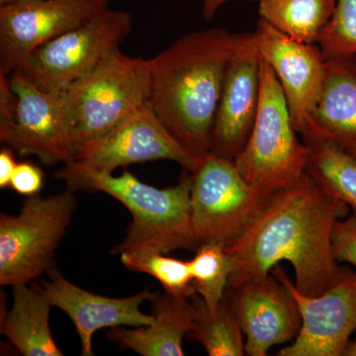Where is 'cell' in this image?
Returning a JSON list of instances; mask_svg holds the SVG:
<instances>
[{
  "label": "cell",
  "mask_w": 356,
  "mask_h": 356,
  "mask_svg": "<svg viewBox=\"0 0 356 356\" xmlns=\"http://www.w3.org/2000/svg\"><path fill=\"white\" fill-rule=\"evenodd\" d=\"M228 1L229 0H203L202 13L204 19L209 22L216 15L220 7ZM259 1H261V0H259Z\"/></svg>",
  "instance_id": "29"
},
{
  "label": "cell",
  "mask_w": 356,
  "mask_h": 356,
  "mask_svg": "<svg viewBox=\"0 0 356 356\" xmlns=\"http://www.w3.org/2000/svg\"><path fill=\"white\" fill-rule=\"evenodd\" d=\"M351 154H353V156H356V149H353V152H351Z\"/></svg>",
  "instance_id": "32"
},
{
  "label": "cell",
  "mask_w": 356,
  "mask_h": 356,
  "mask_svg": "<svg viewBox=\"0 0 356 356\" xmlns=\"http://www.w3.org/2000/svg\"><path fill=\"white\" fill-rule=\"evenodd\" d=\"M189 264L196 293L209 310H216L228 289L232 273L231 259L225 245H201Z\"/></svg>",
  "instance_id": "24"
},
{
  "label": "cell",
  "mask_w": 356,
  "mask_h": 356,
  "mask_svg": "<svg viewBox=\"0 0 356 356\" xmlns=\"http://www.w3.org/2000/svg\"><path fill=\"white\" fill-rule=\"evenodd\" d=\"M350 206L323 191L305 172L278 192L245 232L226 245L232 264L229 286L268 275L280 261L292 264L295 287L320 296L343 267L334 259L332 234Z\"/></svg>",
  "instance_id": "1"
},
{
  "label": "cell",
  "mask_w": 356,
  "mask_h": 356,
  "mask_svg": "<svg viewBox=\"0 0 356 356\" xmlns=\"http://www.w3.org/2000/svg\"><path fill=\"white\" fill-rule=\"evenodd\" d=\"M336 6L337 0H261L259 14L290 38L318 44Z\"/></svg>",
  "instance_id": "22"
},
{
  "label": "cell",
  "mask_w": 356,
  "mask_h": 356,
  "mask_svg": "<svg viewBox=\"0 0 356 356\" xmlns=\"http://www.w3.org/2000/svg\"><path fill=\"white\" fill-rule=\"evenodd\" d=\"M343 356H356V341L350 343L343 351Z\"/></svg>",
  "instance_id": "30"
},
{
  "label": "cell",
  "mask_w": 356,
  "mask_h": 356,
  "mask_svg": "<svg viewBox=\"0 0 356 356\" xmlns=\"http://www.w3.org/2000/svg\"><path fill=\"white\" fill-rule=\"evenodd\" d=\"M8 77L16 107L10 120L0 123V142L21 156H37L46 165L70 163L74 146L64 92L42 90L19 72Z\"/></svg>",
  "instance_id": "9"
},
{
  "label": "cell",
  "mask_w": 356,
  "mask_h": 356,
  "mask_svg": "<svg viewBox=\"0 0 356 356\" xmlns=\"http://www.w3.org/2000/svg\"><path fill=\"white\" fill-rule=\"evenodd\" d=\"M153 322L128 329L111 327L108 337L123 350H131L142 356L184 355L182 341L192 331L194 304L192 297L165 292L154 297Z\"/></svg>",
  "instance_id": "17"
},
{
  "label": "cell",
  "mask_w": 356,
  "mask_h": 356,
  "mask_svg": "<svg viewBox=\"0 0 356 356\" xmlns=\"http://www.w3.org/2000/svg\"><path fill=\"white\" fill-rule=\"evenodd\" d=\"M236 33H189L151 58L149 104L170 135L199 161L212 154L213 134Z\"/></svg>",
  "instance_id": "2"
},
{
  "label": "cell",
  "mask_w": 356,
  "mask_h": 356,
  "mask_svg": "<svg viewBox=\"0 0 356 356\" xmlns=\"http://www.w3.org/2000/svg\"><path fill=\"white\" fill-rule=\"evenodd\" d=\"M310 149L306 173L318 187L356 211V156L317 134H302Z\"/></svg>",
  "instance_id": "20"
},
{
  "label": "cell",
  "mask_w": 356,
  "mask_h": 356,
  "mask_svg": "<svg viewBox=\"0 0 356 356\" xmlns=\"http://www.w3.org/2000/svg\"><path fill=\"white\" fill-rule=\"evenodd\" d=\"M120 261L129 270L151 275L165 292L191 298L197 294L189 261L166 257L165 252L149 248L122 252Z\"/></svg>",
  "instance_id": "23"
},
{
  "label": "cell",
  "mask_w": 356,
  "mask_h": 356,
  "mask_svg": "<svg viewBox=\"0 0 356 356\" xmlns=\"http://www.w3.org/2000/svg\"><path fill=\"white\" fill-rule=\"evenodd\" d=\"M356 149V56L327 60L322 93L303 132Z\"/></svg>",
  "instance_id": "18"
},
{
  "label": "cell",
  "mask_w": 356,
  "mask_h": 356,
  "mask_svg": "<svg viewBox=\"0 0 356 356\" xmlns=\"http://www.w3.org/2000/svg\"><path fill=\"white\" fill-rule=\"evenodd\" d=\"M72 191L103 192L123 204L132 216L123 242L112 254L149 248L161 252L199 248L191 220V173L186 172L179 184L156 188L144 184L129 172L115 177L67 163L56 175Z\"/></svg>",
  "instance_id": "3"
},
{
  "label": "cell",
  "mask_w": 356,
  "mask_h": 356,
  "mask_svg": "<svg viewBox=\"0 0 356 356\" xmlns=\"http://www.w3.org/2000/svg\"><path fill=\"white\" fill-rule=\"evenodd\" d=\"M18 163L14 159V151L10 147H2L0 151V188L10 187L11 179Z\"/></svg>",
  "instance_id": "28"
},
{
  "label": "cell",
  "mask_w": 356,
  "mask_h": 356,
  "mask_svg": "<svg viewBox=\"0 0 356 356\" xmlns=\"http://www.w3.org/2000/svg\"><path fill=\"white\" fill-rule=\"evenodd\" d=\"M261 83L254 129L234 163L248 184L277 194L305 175L310 149L297 137L277 76L262 58Z\"/></svg>",
  "instance_id": "5"
},
{
  "label": "cell",
  "mask_w": 356,
  "mask_h": 356,
  "mask_svg": "<svg viewBox=\"0 0 356 356\" xmlns=\"http://www.w3.org/2000/svg\"><path fill=\"white\" fill-rule=\"evenodd\" d=\"M74 191L26 199L17 215L0 216V284H29L55 266L56 250L76 213Z\"/></svg>",
  "instance_id": "6"
},
{
  "label": "cell",
  "mask_w": 356,
  "mask_h": 356,
  "mask_svg": "<svg viewBox=\"0 0 356 356\" xmlns=\"http://www.w3.org/2000/svg\"><path fill=\"white\" fill-rule=\"evenodd\" d=\"M110 0H20L0 6V74L9 76L51 40L88 22Z\"/></svg>",
  "instance_id": "11"
},
{
  "label": "cell",
  "mask_w": 356,
  "mask_h": 356,
  "mask_svg": "<svg viewBox=\"0 0 356 356\" xmlns=\"http://www.w3.org/2000/svg\"><path fill=\"white\" fill-rule=\"evenodd\" d=\"M159 159L175 161L191 173L203 161L170 135L147 103L102 137L79 147L69 163L90 172L113 173L119 168Z\"/></svg>",
  "instance_id": "10"
},
{
  "label": "cell",
  "mask_w": 356,
  "mask_h": 356,
  "mask_svg": "<svg viewBox=\"0 0 356 356\" xmlns=\"http://www.w3.org/2000/svg\"><path fill=\"white\" fill-rule=\"evenodd\" d=\"M273 270L291 293L302 318L298 336L278 355L343 356L356 331V273L343 267L329 289L310 297L296 289L282 267Z\"/></svg>",
  "instance_id": "12"
},
{
  "label": "cell",
  "mask_w": 356,
  "mask_h": 356,
  "mask_svg": "<svg viewBox=\"0 0 356 356\" xmlns=\"http://www.w3.org/2000/svg\"><path fill=\"white\" fill-rule=\"evenodd\" d=\"M132 28L130 13L108 7L88 22L42 44L15 72L42 90L64 92L119 48Z\"/></svg>",
  "instance_id": "8"
},
{
  "label": "cell",
  "mask_w": 356,
  "mask_h": 356,
  "mask_svg": "<svg viewBox=\"0 0 356 356\" xmlns=\"http://www.w3.org/2000/svg\"><path fill=\"white\" fill-rule=\"evenodd\" d=\"M39 286L51 305L65 312L76 327L81 339V355L92 356V339L104 327H137L151 324L153 315L140 311L145 302H152L158 293L149 288L125 298H111L86 291L65 280L56 268Z\"/></svg>",
  "instance_id": "16"
},
{
  "label": "cell",
  "mask_w": 356,
  "mask_h": 356,
  "mask_svg": "<svg viewBox=\"0 0 356 356\" xmlns=\"http://www.w3.org/2000/svg\"><path fill=\"white\" fill-rule=\"evenodd\" d=\"M44 172L38 165L23 161L18 163L15 172L11 179L10 188L20 195L31 196L38 195L44 185Z\"/></svg>",
  "instance_id": "27"
},
{
  "label": "cell",
  "mask_w": 356,
  "mask_h": 356,
  "mask_svg": "<svg viewBox=\"0 0 356 356\" xmlns=\"http://www.w3.org/2000/svg\"><path fill=\"white\" fill-rule=\"evenodd\" d=\"M318 44L327 60L356 56V0H337Z\"/></svg>",
  "instance_id": "25"
},
{
  "label": "cell",
  "mask_w": 356,
  "mask_h": 356,
  "mask_svg": "<svg viewBox=\"0 0 356 356\" xmlns=\"http://www.w3.org/2000/svg\"><path fill=\"white\" fill-rule=\"evenodd\" d=\"M245 339V355L266 356L274 346L294 341L301 330L298 305L274 274L227 289Z\"/></svg>",
  "instance_id": "15"
},
{
  "label": "cell",
  "mask_w": 356,
  "mask_h": 356,
  "mask_svg": "<svg viewBox=\"0 0 356 356\" xmlns=\"http://www.w3.org/2000/svg\"><path fill=\"white\" fill-rule=\"evenodd\" d=\"M194 324L189 337L197 341L210 356L245 355V339L228 293L216 310L211 311L198 294L192 297Z\"/></svg>",
  "instance_id": "21"
},
{
  "label": "cell",
  "mask_w": 356,
  "mask_h": 356,
  "mask_svg": "<svg viewBox=\"0 0 356 356\" xmlns=\"http://www.w3.org/2000/svg\"><path fill=\"white\" fill-rule=\"evenodd\" d=\"M20 1V0H0V6L3 4L13 3V2Z\"/></svg>",
  "instance_id": "31"
},
{
  "label": "cell",
  "mask_w": 356,
  "mask_h": 356,
  "mask_svg": "<svg viewBox=\"0 0 356 356\" xmlns=\"http://www.w3.org/2000/svg\"><path fill=\"white\" fill-rule=\"evenodd\" d=\"M51 307L36 285L13 287V308L2 318L1 334L22 355H64L51 334Z\"/></svg>",
  "instance_id": "19"
},
{
  "label": "cell",
  "mask_w": 356,
  "mask_h": 356,
  "mask_svg": "<svg viewBox=\"0 0 356 356\" xmlns=\"http://www.w3.org/2000/svg\"><path fill=\"white\" fill-rule=\"evenodd\" d=\"M254 38L262 60L277 76L298 134L311 120L324 86L327 58L318 44L290 38L259 18Z\"/></svg>",
  "instance_id": "13"
},
{
  "label": "cell",
  "mask_w": 356,
  "mask_h": 356,
  "mask_svg": "<svg viewBox=\"0 0 356 356\" xmlns=\"http://www.w3.org/2000/svg\"><path fill=\"white\" fill-rule=\"evenodd\" d=\"M151 81V58L129 57L117 48L65 89L74 156L149 103Z\"/></svg>",
  "instance_id": "4"
},
{
  "label": "cell",
  "mask_w": 356,
  "mask_h": 356,
  "mask_svg": "<svg viewBox=\"0 0 356 356\" xmlns=\"http://www.w3.org/2000/svg\"><path fill=\"white\" fill-rule=\"evenodd\" d=\"M236 37L217 110L211 154L233 161L250 139L261 92V56L254 34L236 33Z\"/></svg>",
  "instance_id": "14"
},
{
  "label": "cell",
  "mask_w": 356,
  "mask_h": 356,
  "mask_svg": "<svg viewBox=\"0 0 356 356\" xmlns=\"http://www.w3.org/2000/svg\"><path fill=\"white\" fill-rule=\"evenodd\" d=\"M275 195L248 184L233 161L210 154L191 173V220L199 247L228 245Z\"/></svg>",
  "instance_id": "7"
},
{
  "label": "cell",
  "mask_w": 356,
  "mask_h": 356,
  "mask_svg": "<svg viewBox=\"0 0 356 356\" xmlns=\"http://www.w3.org/2000/svg\"><path fill=\"white\" fill-rule=\"evenodd\" d=\"M332 254L337 262L356 267V211L337 220L332 234Z\"/></svg>",
  "instance_id": "26"
}]
</instances>
